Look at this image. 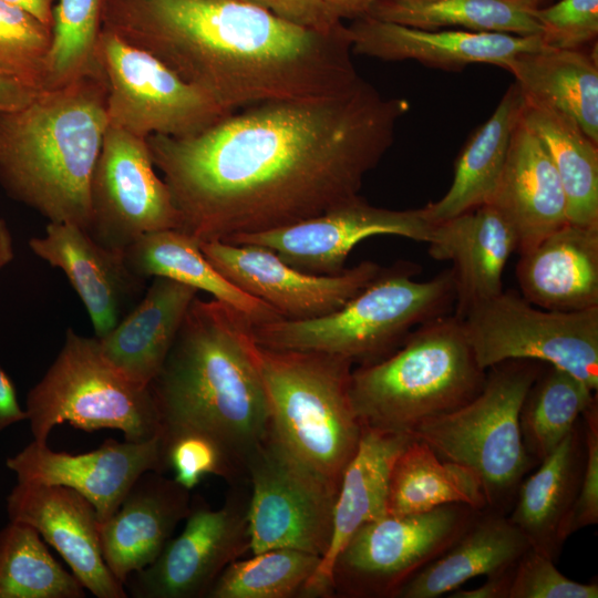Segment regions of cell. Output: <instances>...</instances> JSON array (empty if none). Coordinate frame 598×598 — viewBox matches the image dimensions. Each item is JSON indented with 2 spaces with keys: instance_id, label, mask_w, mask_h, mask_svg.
Here are the masks:
<instances>
[{
  "instance_id": "cell-1",
  "label": "cell",
  "mask_w": 598,
  "mask_h": 598,
  "mask_svg": "<svg viewBox=\"0 0 598 598\" xmlns=\"http://www.w3.org/2000/svg\"><path fill=\"white\" fill-rule=\"evenodd\" d=\"M404 97L361 79L348 91L235 111L188 137L146 138L181 216L199 243L272 230L357 197L390 150Z\"/></svg>"
},
{
  "instance_id": "cell-2",
  "label": "cell",
  "mask_w": 598,
  "mask_h": 598,
  "mask_svg": "<svg viewBox=\"0 0 598 598\" xmlns=\"http://www.w3.org/2000/svg\"><path fill=\"white\" fill-rule=\"evenodd\" d=\"M103 28L155 55L229 113L334 96L362 79L346 24L321 33L245 0H105Z\"/></svg>"
},
{
  "instance_id": "cell-3",
  "label": "cell",
  "mask_w": 598,
  "mask_h": 598,
  "mask_svg": "<svg viewBox=\"0 0 598 598\" xmlns=\"http://www.w3.org/2000/svg\"><path fill=\"white\" fill-rule=\"evenodd\" d=\"M252 326L230 306L196 297L150 384L161 435L203 434L239 474L271 429L265 386L247 348Z\"/></svg>"
},
{
  "instance_id": "cell-4",
  "label": "cell",
  "mask_w": 598,
  "mask_h": 598,
  "mask_svg": "<svg viewBox=\"0 0 598 598\" xmlns=\"http://www.w3.org/2000/svg\"><path fill=\"white\" fill-rule=\"evenodd\" d=\"M107 125L102 68L0 112V184L49 221L87 230L90 182Z\"/></svg>"
},
{
  "instance_id": "cell-5",
  "label": "cell",
  "mask_w": 598,
  "mask_h": 598,
  "mask_svg": "<svg viewBox=\"0 0 598 598\" xmlns=\"http://www.w3.org/2000/svg\"><path fill=\"white\" fill-rule=\"evenodd\" d=\"M486 379L454 313L415 328L390 355L351 371L362 426L411 435L422 423L473 400Z\"/></svg>"
},
{
  "instance_id": "cell-6",
  "label": "cell",
  "mask_w": 598,
  "mask_h": 598,
  "mask_svg": "<svg viewBox=\"0 0 598 598\" xmlns=\"http://www.w3.org/2000/svg\"><path fill=\"white\" fill-rule=\"evenodd\" d=\"M417 264L398 262L340 309L309 320H277L252 326L259 346L328 353L367 365L394 352L419 326L450 315L455 306L451 269L415 280Z\"/></svg>"
},
{
  "instance_id": "cell-7",
  "label": "cell",
  "mask_w": 598,
  "mask_h": 598,
  "mask_svg": "<svg viewBox=\"0 0 598 598\" xmlns=\"http://www.w3.org/2000/svg\"><path fill=\"white\" fill-rule=\"evenodd\" d=\"M247 348L267 394L271 429L302 464L339 489L363 426L350 395L352 363L341 357Z\"/></svg>"
},
{
  "instance_id": "cell-8",
  "label": "cell",
  "mask_w": 598,
  "mask_h": 598,
  "mask_svg": "<svg viewBox=\"0 0 598 598\" xmlns=\"http://www.w3.org/2000/svg\"><path fill=\"white\" fill-rule=\"evenodd\" d=\"M544 364L507 360L489 367L473 400L422 423L411 433L440 458L474 472L487 509L508 515L520 483L538 465L523 444L519 411Z\"/></svg>"
},
{
  "instance_id": "cell-9",
  "label": "cell",
  "mask_w": 598,
  "mask_h": 598,
  "mask_svg": "<svg viewBox=\"0 0 598 598\" xmlns=\"http://www.w3.org/2000/svg\"><path fill=\"white\" fill-rule=\"evenodd\" d=\"M24 410L33 441L42 444L64 422L86 432L116 429L130 442L162 432L150 386L115 369L102 355L95 337L80 336L71 328L55 360L28 392Z\"/></svg>"
},
{
  "instance_id": "cell-10",
  "label": "cell",
  "mask_w": 598,
  "mask_h": 598,
  "mask_svg": "<svg viewBox=\"0 0 598 598\" xmlns=\"http://www.w3.org/2000/svg\"><path fill=\"white\" fill-rule=\"evenodd\" d=\"M460 319L483 369L507 360L540 361L568 371L597 392L598 307L547 310L503 290Z\"/></svg>"
},
{
  "instance_id": "cell-11",
  "label": "cell",
  "mask_w": 598,
  "mask_h": 598,
  "mask_svg": "<svg viewBox=\"0 0 598 598\" xmlns=\"http://www.w3.org/2000/svg\"><path fill=\"white\" fill-rule=\"evenodd\" d=\"M480 511L455 503L420 514L385 515L363 525L334 559L332 596L396 598L408 581L463 534Z\"/></svg>"
},
{
  "instance_id": "cell-12",
  "label": "cell",
  "mask_w": 598,
  "mask_h": 598,
  "mask_svg": "<svg viewBox=\"0 0 598 598\" xmlns=\"http://www.w3.org/2000/svg\"><path fill=\"white\" fill-rule=\"evenodd\" d=\"M99 61L106 80L109 124L138 137H188L228 114L152 53L103 28Z\"/></svg>"
},
{
  "instance_id": "cell-13",
  "label": "cell",
  "mask_w": 598,
  "mask_h": 598,
  "mask_svg": "<svg viewBox=\"0 0 598 598\" xmlns=\"http://www.w3.org/2000/svg\"><path fill=\"white\" fill-rule=\"evenodd\" d=\"M252 554L290 548L321 557L331 538L338 489L309 470L270 429L247 458Z\"/></svg>"
},
{
  "instance_id": "cell-14",
  "label": "cell",
  "mask_w": 598,
  "mask_h": 598,
  "mask_svg": "<svg viewBox=\"0 0 598 598\" xmlns=\"http://www.w3.org/2000/svg\"><path fill=\"white\" fill-rule=\"evenodd\" d=\"M89 235L124 252L141 236L179 229L171 190L155 173L146 138L107 125L90 182Z\"/></svg>"
},
{
  "instance_id": "cell-15",
  "label": "cell",
  "mask_w": 598,
  "mask_h": 598,
  "mask_svg": "<svg viewBox=\"0 0 598 598\" xmlns=\"http://www.w3.org/2000/svg\"><path fill=\"white\" fill-rule=\"evenodd\" d=\"M249 493L236 489L219 508L192 501L182 533L147 567L127 577L134 598H202L234 560L250 550Z\"/></svg>"
},
{
  "instance_id": "cell-16",
  "label": "cell",
  "mask_w": 598,
  "mask_h": 598,
  "mask_svg": "<svg viewBox=\"0 0 598 598\" xmlns=\"http://www.w3.org/2000/svg\"><path fill=\"white\" fill-rule=\"evenodd\" d=\"M433 225L422 208L378 207L358 195L313 218L272 230L234 235L221 241L265 247L300 271L329 276L346 269L350 251L365 238L395 235L427 243Z\"/></svg>"
},
{
  "instance_id": "cell-17",
  "label": "cell",
  "mask_w": 598,
  "mask_h": 598,
  "mask_svg": "<svg viewBox=\"0 0 598 598\" xmlns=\"http://www.w3.org/2000/svg\"><path fill=\"white\" fill-rule=\"evenodd\" d=\"M207 260L231 283L266 302L283 320H309L331 313L371 283L384 267L362 261L337 275H313L256 245L221 240L200 243Z\"/></svg>"
},
{
  "instance_id": "cell-18",
  "label": "cell",
  "mask_w": 598,
  "mask_h": 598,
  "mask_svg": "<svg viewBox=\"0 0 598 598\" xmlns=\"http://www.w3.org/2000/svg\"><path fill=\"white\" fill-rule=\"evenodd\" d=\"M6 465L18 482L62 485L79 492L95 507L100 524L116 512L141 475L167 470L161 434L143 442L107 439L97 448L75 455L32 441L8 457Z\"/></svg>"
},
{
  "instance_id": "cell-19",
  "label": "cell",
  "mask_w": 598,
  "mask_h": 598,
  "mask_svg": "<svg viewBox=\"0 0 598 598\" xmlns=\"http://www.w3.org/2000/svg\"><path fill=\"white\" fill-rule=\"evenodd\" d=\"M11 522L33 527L68 563L83 587L97 598H126L124 585L107 567L100 519L92 503L73 488L18 484L7 497Z\"/></svg>"
},
{
  "instance_id": "cell-20",
  "label": "cell",
  "mask_w": 598,
  "mask_h": 598,
  "mask_svg": "<svg viewBox=\"0 0 598 598\" xmlns=\"http://www.w3.org/2000/svg\"><path fill=\"white\" fill-rule=\"evenodd\" d=\"M29 247L68 277L95 338L109 333L145 293L146 280L130 269L124 252L100 245L78 225L49 221L44 235L32 237Z\"/></svg>"
},
{
  "instance_id": "cell-21",
  "label": "cell",
  "mask_w": 598,
  "mask_h": 598,
  "mask_svg": "<svg viewBox=\"0 0 598 598\" xmlns=\"http://www.w3.org/2000/svg\"><path fill=\"white\" fill-rule=\"evenodd\" d=\"M347 28L354 55L381 61H415L443 71H461L474 63L505 69L508 61L522 52L548 48L540 35L425 30L369 16L352 20Z\"/></svg>"
},
{
  "instance_id": "cell-22",
  "label": "cell",
  "mask_w": 598,
  "mask_h": 598,
  "mask_svg": "<svg viewBox=\"0 0 598 598\" xmlns=\"http://www.w3.org/2000/svg\"><path fill=\"white\" fill-rule=\"evenodd\" d=\"M427 244L433 259L453 264V313L462 318L474 305L504 290L503 272L518 249V237L504 215L485 204L434 224Z\"/></svg>"
},
{
  "instance_id": "cell-23",
  "label": "cell",
  "mask_w": 598,
  "mask_h": 598,
  "mask_svg": "<svg viewBox=\"0 0 598 598\" xmlns=\"http://www.w3.org/2000/svg\"><path fill=\"white\" fill-rule=\"evenodd\" d=\"M190 491L162 472L150 471L133 484L116 512L100 524L104 560L124 585L150 566L171 540L192 505Z\"/></svg>"
},
{
  "instance_id": "cell-24",
  "label": "cell",
  "mask_w": 598,
  "mask_h": 598,
  "mask_svg": "<svg viewBox=\"0 0 598 598\" xmlns=\"http://www.w3.org/2000/svg\"><path fill=\"white\" fill-rule=\"evenodd\" d=\"M411 440V435L363 426L358 448L338 489L329 546L300 597H333L331 570L334 559L360 527L388 515L391 468Z\"/></svg>"
},
{
  "instance_id": "cell-25",
  "label": "cell",
  "mask_w": 598,
  "mask_h": 598,
  "mask_svg": "<svg viewBox=\"0 0 598 598\" xmlns=\"http://www.w3.org/2000/svg\"><path fill=\"white\" fill-rule=\"evenodd\" d=\"M511 223L520 254L569 223L558 173L545 146L520 117L491 203Z\"/></svg>"
},
{
  "instance_id": "cell-26",
  "label": "cell",
  "mask_w": 598,
  "mask_h": 598,
  "mask_svg": "<svg viewBox=\"0 0 598 598\" xmlns=\"http://www.w3.org/2000/svg\"><path fill=\"white\" fill-rule=\"evenodd\" d=\"M520 296L547 310L598 307V226L567 223L519 254Z\"/></svg>"
},
{
  "instance_id": "cell-27",
  "label": "cell",
  "mask_w": 598,
  "mask_h": 598,
  "mask_svg": "<svg viewBox=\"0 0 598 598\" xmlns=\"http://www.w3.org/2000/svg\"><path fill=\"white\" fill-rule=\"evenodd\" d=\"M586 462L581 416L538 468L520 483L508 518L529 545L557 561L569 538L568 522Z\"/></svg>"
},
{
  "instance_id": "cell-28",
  "label": "cell",
  "mask_w": 598,
  "mask_h": 598,
  "mask_svg": "<svg viewBox=\"0 0 598 598\" xmlns=\"http://www.w3.org/2000/svg\"><path fill=\"white\" fill-rule=\"evenodd\" d=\"M198 290L154 277L137 305L104 337L102 355L133 382L150 386L161 371Z\"/></svg>"
},
{
  "instance_id": "cell-29",
  "label": "cell",
  "mask_w": 598,
  "mask_h": 598,
  "mask_svg": "<svg viewBox=\"0 0 598 598\" xmlns=\"http://www.w3.org/2000/svg\"><path fill=\"white\" fill-rule=\"evenodd\" d=\"M530 547L507 514L481 509L463 534L416 574L396 598H437L478 576H492L517 563Z\"/></svg>"
},
{
  "instance_id": "cell-30",
  "label": "cell",
  "mask_w": 598,
  "mask_h": 598,
  "mask_svg": "<svg viewBox=\"0 0 598 598\" xmlns=\"http://www.w3.org/2000/svg\"><path fill=\"white\" fill-rule=\"evenodd\" d=\"M523 94L512 83L492 115L470 136L460 152L450 188L422 207L432 224L489 204L501 178L513 131L520 117Z\"/></svg>"
},
{
  "instance_id": "cell-31",
  "label": "cell",
  "mask_w": 598,
  "mask_h": 598,
  "mask_svg": "<svg viewBox=\"0 0 598 598\" xmlns=\"http://www.w3.org/2000/svg\"><path fill=\"white\" fill-rule=\"evenodd\" d=\"M509 71L524 99L574 120L598 144V63L595 51L545 48L513 56Z\"/></svg>"
},
{
  "instance_id": "cell-32",
  "label": "cell",
  "mask_w": 598,
  "mask_h": 598,
  "mask_svg": "<svg viewBox=\"0 0 598 598\" xmlns=\"http://www.w3.org/2000/svg\"><path fill=\"white\" fill-rule=\"evenodd\" d=\"M130 269L143 279L164 277L205 291L256 326L282 319L266 302L224 277L204 256L200 243L178 229L147 233L124 251Z\"/></svg>"
},
{
  "instance_id": "cell-33",
  "label": "cell",
  "mask_w": 598,
  "mask_h": 598,
  "mask_svg": "<svg viewBox=\"0 0 598 598\" xmlns=\"http://www.w3.org/2000/svg\"><path fill=\"white\" fill-rule=\"evenodd\" d=\"M455 503L475 509L486 507L477 475L440 458L426 443L412 437L393 462L386 514L413 515Z\"/></svg>"
},
{
  "instance_id": "cell-34",
  "label": "cell",
  "mask_w": 598,
  "mask_h": 598,
  "mask_svg": "<svg viewBox=\"0 0 598 598\" xmlns=\"http://www.w3.org/2000/svg\"><path fill=\"white\" fill-rule=\"evenodd\" d=\"M522 118L540 140L558 173L568 221L598 226V144L570 117L526 99Z\"/></svg>"
},
{
  "instance_id": "cell-35",
  "label": "cell",
  "mask_w": 598,
  "mask_h": 598,
  "mask_svg": "<svg viewBox=\"0 0 598 598\" xmlns=\"http://www.w3.org/2000/svg\"><path fill=\"white\" fill-rule=\"evenodd\" d=\"M369 17L417 29L540 35L534 8L520 0H377Z\"/></svg>"
},
{
  "instance_id": "cell-36",
  "label": "cell",
  "mask_w": 598,
  "mask_h": 598,
  "mask_svg": "<svg viewBox=\"0 0 598 598\" xmlns=\"http://www.w3.org/2000/svg\"><path fill=\"white\" fill-rule=\"evenodd\" d=\"M595 401L597 392L585 382L555 365L544 367L519 411L522 440L530 458L539 464L547 457Z\"/></svg>"
},
{
  "instance_id": "cell-37",
  "label": "cell",
  "mask_w": 598,
  "mask_h": 598,
  "mask_svg": "<svg viewBox=\"0 0 598 598\" xmlns=\"http://www.w3.org/2000/svg\"><path fill=\"white\" fill-rule=\"evenodd\" d=\"M84 587L50 554L31 526L11 522L0 530V598H83Z\"/></svg>"
},
{
  "instance_id": "cell-38",
  "label": "cell",
  "mask_w": 598,
  "mask_h": 598,
  "mask_svg": "<svg viewBox=\"0 0 598 598\" xmlns=\"http://www.w3.org/2000/svg\"><path fill=\"white\" fill-rule=\"evenodd\" d=\"M105 0H58L43 90L70 84L101 68L99 42Z\"/></svg>"
},
{
  "instance_id": "cell-39",
  "label": "cell",
  "mask_w": 598,
  "mask_h": 598,
  "mask_svg": "<svg viewBox=\"0 0 598 598\" xmlns=\"http://www.w3.org/2000/svg\"><path fill=\"white\" fill-rule=\"evenodd\" d=\"M320 557L277 548L236 559L218 576L207 598H290L300 596Z\"/></svg>"
},
{
  "instance_id": "cell-40",
  "label": "cell",
  "mask_w": 598,
  "mask_h": 598,
  "mask_svg": "<svg viewBox=\"0 0 598 598\" xmlns=\"http://www.w3.org/2000/svg\"><path fill=\"white\" fill-rule=\"evenodd\" d=\"M52 27L0 0V71L43 90Z\"/></svg>"
},
{
  "instance_id": "cell-41",
  "label": "cell",
  "mask_w": 598,
  "mask_h": 598,
  "mask_svg": "<svg viewBox=\"0 0 598 598\" xmlns=\"http://www.w3.org/2000/svg\"><path fill=\"white\" fill-rule=\"evenodd\" d=\"M166 468L174 472V480L193 489L206 475L235 480V470L221 447L212 439L194 432L162 436Z\"/></svg>"
},
{
  "instance_id": "cell-42",
  "label": "cell",
  "mask_w": 598,
  "mask_h": 598,
  "mask_svg": "<svg viewBox=\"0 0 598 598\" xmlns=\"http://www.w3.org/2000/svg\"><path fill=\"white\" fill-rule=\"evenodd\" d=\"M542 40L551 49L577 50L596 43L598 0H558L534 9Z\"/></svg>"
},
{
  "instance_id": "cell-43",
  "label": "cell",
  "mask_w": 598,
  "mask_h": 598,
  "mask_svg": "<svg viewBox=\"0 0 598 598\" xmlns=\"http://www.w3.org/2000/svg\"><path fill=\"white\" fill-rule=\"evenodd\" d=\"M598 584L574 581L532 546L515 565L508 598H597Z\"/></svg>"
},
{
  "instance_id": "cell-44",
  "label": "cell",
  "mask_w": 598,
  "mask_h": 598,
  "mask_svg": "<svg viewBox=\"0 0 598 598\" xmlns=\"http://www.w3.org/2000/svg\"><path fill=\"white\" fill-rule=\"evenodd\" d=\"M586 462L580 488L574 505L567 534L598 523V404L595 401L582 414Z\"/></svg>"
},
{
  "instance_id": "cell-45",
  "label": "cell",
  "mask_w": 598,
  "mask_h": 598,
  "mask_svg": "<svg viewBox=\"0 0 598 598\" xmlns=\"http://www.w3.org/2000/svg\"><path fill=\"white\" fill-rule=\"evenodd\" d=\"M301 28L331 33L344 23L330 11L326 0H245Z\"/></svg>"
},
{
  "instance_id": "cell-46",
  "label": "cell",
  "mask_w": 598,
  "mask_h": 598,
  "mask_svg": "<svg viewBox=\"0 0 598 598\" xmlns=\"http://www.w3.org/2000/svg\"><path fill=\"white\" fill-rule=\"evenodd\" d=\"M40 91L32 84L0 71V112L14 111L28 105Z\"/></svg>"
},
{
  "instance_id": "cell-47",
  "label": "cell",
  "mask_w": 598,
  "mask_h": 598,
  "mask_svg": "<svg viewBox=\"0 0 598 598\" xmlns=\"http://www.w3.org/2000/svg\"><path fill=\"white\" fill-rule=\"evenodd\" d=\"M516 565V564H515ZM515 565L497 573L487 576L484 584L472 589L457 588L450 592V598H508Z\"/></svg>"
},
{
  "instance_id": "cell-48",
  "label": "cell",
  "mask_w": 598,
  "mask_h": 598,
  "mask_svg": "<svg viewBox=\"0 0 598 598\" xmlns=\"http://www.w3.org/2000/svg\"><path fill=\"white\" fill-rule=\"evenodd\" d=\"M27 420V412L18 401L13 382L0 368V433L7 427Z\"/></svg>"
},
{
  "instance_id": "cell-49",
  "label": "cell",
  "mask_w": 598,
  "mask_h": 598,
  "mask_svg": "<svg viewBox=\"0 0 598 598\" xmlns=\"http://www.w3.org/2000/svg\"><path fill=\"white\" fill-rule=\"evenodd\" d=\"M377 0H326L332 14L343 20H355L368 16Z\"/></svg>"
},
{
  "instance_id": "cell-50",
  "label": "cell",
  "mask_w": 598,
  "mask_h": 598,
  "mask_svg": "<svg viewBox=\"0 0 598 598\" xmlns=\"http://www.w3.org/2000/svg\"><path fill=\"white\" fill-rule=\"evenodd\" d=\"M16 4L31 14L35 16L43 23L52 27V10L54 0H4Z\"/></svg>"
},
{
  "instance_id": "cell-51",
  "label": "cell",
  "mask_w": 598,
  "mask_h": 598,
  "mask_svg": "<svg viewBox=\"0 0 598 598\" xmlns=\"http://www.w3.org/2000/svg\"><path fill=\"white\" fill-rule=\"evenodd\" d=\"M14 258L12 235L7 221L0 218V269Z\"/></svg>"
},
{
  "instance_id": "cell-52",
  "label": "cell",
  "mask_w": 598,
  "mask_h": 598,
  "mask_svg": "<svg viewBox=\"0 0 598 598\" xmlns=\"http://www.w3.org/2000/svg\"><path fill=\"white\" fill-rule=\"evenodd\" d=\"M520 1H523L526 6L535 9V8L542 7V4L548 0H520Z\"/></svg>"
}]
</instances>
